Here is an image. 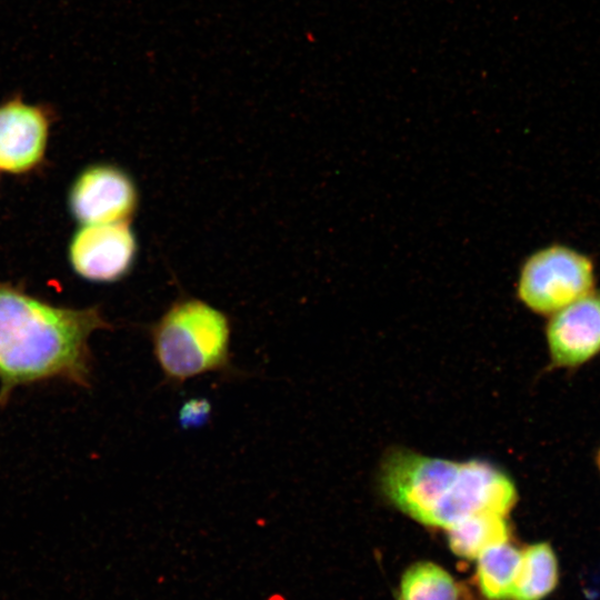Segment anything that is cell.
<instances>
[{"label": "cell", "instance_id": "cell-6", "mask_svg": "<svg viewBox=\"0 0 600 600\" xmlns=\"http://www.w3.org/2000/svg\"><path fill=\"white\" fill-rule=\"evenodd\" d=\"M138 251L128 221L83 224L72 238L70 260L81 277L92 281H116L129 272Z\"/></svg>", "mask_w": 600, "mask_h": 600}, {"label": "cell", "instance_id": "cell-14", "mask_svg": "<svg viewBox=\"0 0 600 600\" xmlns=\"http://www.w3.org/2000/svg\"><path fill=\"white\" fill-rule=\"evenodd\" d=\"M596 462H597L598 470L600 472V448H599L598 453H597Z\"/></svg>", "mask_w": 600, "mask_h": 600}, {"label": "cell", "instance_id": "cell-5", "mask_svg": "<svg viewBox=\"0 0 600 600\" xmlns=\"http://www.w3.org/2000/svg\"><path fill=\"white\" fill-rule=\"evenodd\" d=\"M70 207L82 224L129 222L138 207V190L123 170L97 164L82 171L73 183Z\"/></svg>", "mask_w": 600, "mask_h": 600}, {"label": "cell", "instance_id": "cell-4", "mask_svg": "<svg viewBox=\"0 0 600 600\" xmlns=\"http://www.w3.org/2000/svg\"><path fill=\"white\" fill-rule=\"evenodd\" d=\"M593 259L554 243L531 253L517 282L519 300L532 312L551 316L596 289Z\"/></svg>", "mask_w": 600, "mask_h": 600}, {"label": "cell", "instance_id": "cell-8", "mask_svg": "<svg viewBox=\"0 0 600 600\" xmlns=\"http://www.w3.org/2000/svg\"><path fill=\"white\" fill-rule=\"evenodd\" d=\"M49 113L16 97L0 104V170L24 172L42 158Z\"/></svg>", "mask_w": 600, "mask_h": 600}, {"label": "cell", "instance_id": "cell-9", "mask_svg": "<svg viewBox=\"0 0 600 600\" xmlns=\"http://www.w3.org/2000/svg\"><path fill=\"white\" fill-rule=\"evenodd\" d=\"M447 530L450 549L466 559H477L486 550L507 542L509 538L506 517L496 513L469 516Z\"/></svg>", "mask_w": 600, "mask_h": 600}, {"label": "cell", "instance_id": "cell-13", "mask_svg": "<svg viewBox=\"0 0 600 600\" xmlns=\"http://www.w3.org/2000/svg\"><path fill=\"white\" fill-rule=\"evenodd\" d=\"M210 414V402L204 398H193L182 404L178 417L181 427L188 429L203 426L209 420Z\"/></svg>", "mask_w": 600, "mask_h": 600}, {"label": "cell", "instance_id": "cell-7", "mask_svg": "<svg viewBox=\"0 0 600 600\" xmlns=\"http://www.w3.org/2000/svg\"><path fill=\"white\" fill-rule=\"evenodd\" d=\"M546 340L557 368H578L600 354V289L551 314Z\"/></svg>", "mask_w": 600, "mask_h": 600}, {"label": "cell", "instance_id": "cell-3", "mask_svg": "<svg viewBox=\"0 0 600 600\" xmlns=\"http://www.w3.org/2000/svg\"><path fill=\"white\" fill-rule=\"evenodd\" d=\"M149 337L164 382L171 386L207 373L237 372L231 361L230 319L204 300H176L150 326Z\"/></svg>", "mask_w": 600, "mask_h": 600}, {"label": "cell", "instance_id": "cell-10", "mask_svg": "<svg viewBox=\"0 0 600 600\" xmlns=\"http://www.w3.org/2000/svg\"><path fill=\"white\" fill-rule=\"evenodd\" d=\"M558 561L551 546L539 542L521 552V561L514 580L511 600H541L558 583Z\"/></svg>", "mask_w": 600, "mask_h": 600}, {"label": "cell", "instance_id": "cell-11", "mask_svg": "<svg viewBox=\"0 0 600 600\" xmlns=\"http://www.w3.org/2000/svg\"><path fill=\"white\" fill-rule=\"evenodd\" d=\"M477 559V580L482 594L489 600L510 599L521 551L507 541L486 550Z\"/></svg>", "mask_w": 600, "mask_h": 600}, {"label": "cell", "instance_id": "cell-1", "mask_svg": "<svg viewBox=\"0 0 600 600\" xmlns=\"http://www.w3.org/2000/svg\"><path fill=\"white\" fill-rule=\"evenodd\" d=\"M109 328L98 307H56L0 283V402L17 387L48 379L88 386L89 339Z\"/></svg>", "mask_w": 600, "mask_h": 600}, {"label": "cell", "instance_id": "cell-12", "mask_svg": "<svg viewBox=\"0 0 600 600\" xmlns=\"http://www.w3.org/2000/svg\"><path fill=\"white\" fill-rule=\"evenodd\" d=\"M452 577L439 566L419 562L409 568L400 583V600H458Z\"/></svg>", "mask_w": 600, "mask_h": 600}, {"label": "cell", "instance_id": "cell-2", "mask_svg": "<svg viewBox=\"0 0 600 600\" xmlns=\"http://www.w3.org/2000/svg\"><path fill=\"white\" fill-rule=\"evenodd\" d=\"M384 498L416 521L448 529L492 510L497 476L482 460L463 462L428 457L406 449L387 453L379 472Z\"/></svg>", "mask_w": 600, "mask_h": 600}]
</instances>
